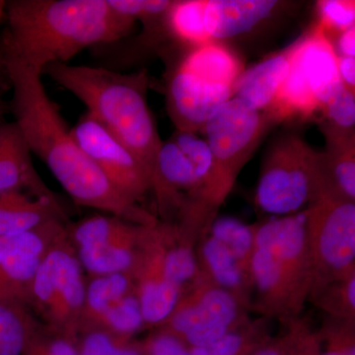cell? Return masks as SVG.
Listing matches in <instances>:
<instances>
[{
    "label": "cell",
    "mask_w": 355,
    "mask_h": 355,
    "mask_svg": "<svg viewBox=\"0 0 355 355\" xmlns=\"http://www.w3.org/2000/svg\"><path fill=\"white\" fill-rule=\"evenodd\" d=\"M116 12L133 21L159 17L167 12L169 0H108Z\"/></svg>",
    "instance_id": "cell-34"
},
{
    "label": "cell",
    "mask_w": 355,
    "mask_h": 355,
    "mask_svg": "<svg viewBox=\"0 0 355 355\" xmlns=\"http://www.w3.org/2000/svg\"><path fill=\"white\" fill-rule=\"evenodd\" d=\"M6 15L0 48L42 76L86 49L118 43L135 22L108 0H11Z\"/></svg>",
    "instance_id": "cell-2"
},
{
    "label": "cell",
    "mask_w": 355,
    "mask_h": 355,
    "mask_svg": "<svg viewBox=\"0 0 355 355\" xmlns=\"http://www.w3.org/2000/svg\"><path fill=\"white\" fill-rule=\"evenodd\" d=\"M55 219H67L57 197L35 198L22 191L0 195V238L19 234Z\"/></svg>",
    "instance_id": "cell-18"
},
{
    "label": "cell",
    "mask_w": 355,
    "mask_h": 355,
    "mask_svg": "<svg viewBox=\"0 0 355 355\" xmlns=\"http://www.w3.org/2000/svg\"><path fill=\"white\" fill-rule=\"evenodd\" d=\"M43 74L83 102L87 113L113 133L153 179L163 141L147 101L146 70L125 74L108 67L55 64Z\"/></svg>",
    "instance_id": "cell-3"
},
{
    "label": "cell",
    "mask_w": 355,
    "mask_h": 355,
    "mask_svg": "<svg viewBox=\"0 0 355 355\" xmlns=\"http://www.w3.org/2000/svg\"><path fill=\"white\" fill-rule=\"evenodd\" d=\"M324 123L343 130H354V91L340 84L322 107Z\"/></svg>",
    "instance_id": "cell-30"
},
{
    "label": "cell",
    "mask_w": 355,
    "mask_h": 355,
    "mask_svg": "<svg viewBox=\"0 0 355 355\" xmlns=\"http://www.w3.org/2000/svg\"><path fill=\"white\" fill-rule=\"evenodd\" d=\"M22 139V133L15 121L0 123V155Z\"/></svg>",
    "instance_id": "cell-39"
},
{
    "label": "cell",
    "mask_w": 355,
    "mask_h": 355,
    "mask_svg": "<svg viewBox=\"0 0 355 355\" xmlns=\"http://www.w3.org/2000/svg\"><path fill=\"white\" fill-rule=\"evenodd\" d=\"M135 280L130 273L91 277L86 284L85 301L78 334L99 328L107 311L128 294L135 292Z\"/></svg>",
    "instance_id": "cell-22"
},
{
    "label": "cell",
    "mask_w": 355,
    "mask_h": 355,
    "mask_svg": "<svg viewBox=\"0 0 355 355\" xmlns=\"http://www.w3.org/2000/svg\"><path fill=\"white\" fill-rule=\"evenodd\" d=\"M141 343L146 355H190L181 340L160 330H155Z\"/></svg>",
    "instance_id": "cell-36"
},
{
    "label": "cell",
    "mask_w": 355,
    "mask_h": 355,
    "mask_svg": "<svg viewBox=\"0 0 355 355\" xmlns=\"http://www.w3.org/2000/svg\"><path fill=\"white\" fill-rule=\"evenodd\" d=\"M67 230L58 238L35 275L29 305L44 326L77 340L86 282Z\"/></svg>",
    "instance_id": "cell-8"
},
{
    "label": "cell",
    "mask_w": 355,
    "mask_h": 355,
    "mask_svg": "<svg viewBox=\"0 0 355 355\" xmlns=\"http://www.w3.org/2000/svg\"><path fill=\"white\" fill-rule=\"evenodd\" d=\"M198 268L202 277L230 292L249 309L253 303V284L250 275L240 268L232 254L209 232L196 246Z\"/></svg>",
    "instance_id": "cell-15"
},
{
    "label": "cell",
    "mask_w": 355,
    "mask_h": 355,
    "mask_svg": "<svg viewBox=\"0 0 355 355\" xmlns=\"http://www.w3.org/2000/svg\"><path fill=\"white\" fill-rule=\"evenodd\" d=\"M335 49L340 57L355 58V26L340 33Z\"/></svg>",
    "instance_id": "cell-41"
},
{
    "label": "cell",
    "mask_w": 355,
    "mask_h": 355,
    "mask_svg": "<svg viewBox=\"0 0 355 355\" xmlns=\"http://www.w3.org/2000/svg\"><path fill=\"white\" fill-rule=\"evenodd\" d=\"M303 214L312 265L311 292L355 275L354 200L324 188Z\"/></svg>",
    "instance_id": "cell-7"
},
{
    "label": "cell",
    "mask_w": 355,
    "mask_h": 355,
    "mask_svg": "<svg viewBox=\"0 0 355 355\" xmlns=\"http://www.w3.org/2000/svg\"><path fill=\"white\" fill-rule=\"evenodd\" d=\"M319 25L324 32L342 33L354 27L355 2L347 0H322L317 4Z\"/></svg>",
    "instance_id": "cell-32"
},
{
    "label": "cell",
    "mask_w": 355,
    "mask_h": 355,
    "mask_svg": "<svg viewBox=\"0 0 355 355\" xmlns=\"http://www.w3.org/2000/svg\"><path fill=\"white\" fill-rule=\"evenodd\" d=\"M158 221L144 227L139 261L132 273L144 324L155 329L164 323L182 295L168 277Z\"/></svg>",
    "instance_id": "cell-12"
},
{
    "label": "cell",
    "mask_w": 355,
    "mask_h": 355,
    "mask_svg": "<svg viewBox=\"0 0 355 355\" xmlns=\"http://www.w3.org/2000/svg\"><path fill=\"white\" fill-rule=\"evenodd\" d=\"M6 1L0 0V20L6 15Z\"/></svg>",
    "instance_id": "cell-45"
},
{
    "label": "cell",
    "mask_w": 355,
    "mask_h": 355,
    "mask_svg": "<svg viewBox=\"0 0 355 355\" xmlns=\"http://www.w3.org/2000/svg\"><path fill=\"white\" fill-rule=\"evenodd\" d=\"M288 49V74L275 102L263 113L273 123L311 118L342 84L335 44L319 25Z\"/></svg>",
    "instance_id": "cell-6"
},
{
    "label": "cell",
    "mask_w": 355,
    "mask_h": 355,
    "mask_svg": "<svg viewBox=\"0 0 355 355\" xmlns=\"http://www.w3.org/2000/svg\"><path fill=\"white\" fill-rule=\"evenodd\" d=\"M316 333L320 355H355V322L327 316Z\"/></svg>",
    "instance_id": "cell-29"
},
{
    "label": "cell",
    "mask_w": 355,
    "mask_h": 355,
    "mask_svg": "<svg viewBox=\"0 0 355 355\" xmlns=\"http://www.w3.org/2000/svg\"><path fill=\"white\" fill-rule=\"evenodd\" d=\"M4 243H6V237L0 238V261H1L2 254H3ZM0 300H6V299L2 298L0 295Z\"/></svg>",
    "instance_id": "cell-44"
},
{
    "label": "cell",
    "mask_w": 355,
    "mask_h": 355,
    "mask_svg": "<svg viewBox=\"0 0 355 355\" xmlns=\"http://www.w3.org/2000/svg\"><path fill=\"white\" fill-rule=\"evenodd\" d=\"M280 6L275 0H205V26L211 41L235 38L253 31Z\"/></svg>",
    "instance_id": "cell-14"
},
{
    "label": "cell",
    "mask_w": 355,
    "mask_h": 355,
    "mask_svg": "<svg viewBox=\"0 0 355 355\" xmlns=\"http://www.w3.org/2000/svg\"><path fill=\"white\" fill-rule=\"evenodd\" d=\"M70 132L83 153L130 202L139 205L151 193L153 179L146 168L94 116L84 114Z\"/></svg>",
    "instance_id": "cell-10"
},
{
    "label": "cell",
    "mask_w": 355,
    "mask_h": 355,
    "mask_svg": "<svg viewBox=\"0 0 355 355\" xmlns=\"http://www.w3.org/2000/svg\"><path fill=\"white\" fill-rule=\"evenodd\" d=\"M65 230V220L55 219L19 234L6 237L0 261L2 298L28 308L35 275L51 246Z\"/></svg>",
    "instance_id": "cell-11"
},
{
    "label": "cell",
    "mask_w": 355,
    "mask_h": 355,
    "mask_svg": "<svg viewBox=\"0 0 355 355\" xmlns=\"http://www.w3.org/2000/svg\"><path fill=\"white\" fill-rule=\"evenodd\" d=\"M265 318L251 320L239 328L222 336L217 342L205 347L189 349L190 355H243L256 349L270 338Z\"/></svg>",
    "instance_id": "cell-26"
},
{
    "label": "cell",
    "mask_w": 355,
    "mask_h": 355,
    "mask_svg": "<svg viewBox=\"0 0 355 355\" xmlns=\"http://www.w3.org/2000/svg\"><path fill=\"white\" fill-rule=\"evenodd\" d=\"M12 191L35 198H55L35 169L24 139L0 155V195Z\"/></svg>",
    "instance_id": "cell-21"
},
{
    "label": "cell",
    "mask_w": 355,
    "mask_h": 355,
    "mask_svg": "<svg viewBox=\"0 0 355 355\" xmlns=\"http://www.w3.org/2000/svg\"><path fill=\"white\" fill-rule=\"evenodd\" d=\"M114 355H146L144 354V347H142L141 340H132L123 343L119 347Z\"/></svg>",
    "instance_id": "cell-42"
},
{
    "label": "cell",
    "mask_w": 355,
    "mask_h": 355,
    "mask_svg": "<svg viewBox=\"0 0 355 355\" xmlns=\"http://www.w3.org/2000/svg\"><path fill=\"white\" fill-rule=\"evenodd\" d=\"M308 301L328 317L355 322V275L315 289Z\"/></svg>",
    "instance_id": "cell-27"
},
{
    "label": "cell",
    "mask_w": 355,
    "mask_h": 355,
    "mask_svg": "<svg viewBox=\"0 0 355 355\" xmlns=\"http://www.w3.org/2000/svg\"><path fill=\"white\" fill-rule=\"evenodd\" d=\"M178 65L203 80L232 89L245 69L238 55L216 41L191 48Z\"/></svg>",
    "instance_id": "cell-20"
},
{
    "label": "cell",
    "mask_w": 355,
    "mask_h": 355,
    "mask_svg": "<svg viewBox=\"0 0 355 355\" xmlns=\"http://www.w3.org/2000/svg\"><path fill=\"white\" fill-rule=\"evenodd\" d=\"M324 186L323 153L295 133L282 135L268 149L256 191L265 214L286 216L303 211Z\"/></svg>",
    "instance_id": "cell-5"
},
{
    "label": "cell",
    "mask_w": 355,
    "mask_h": 355,
    "mask_svg": "<svg viewBox=\"0 0 355 355\" xmlns=\"http://www.w3.org/2000/svg\"><path fill=\"white\" fill-rule=\"evenodd\" d=\"M338 70L340 81L350 90H355V58L338 57Z\"/></svg>",
    "instance_id": "cell-40"
},
{
    "label": "cell",
    "mask_w": 355,
    "mask_h": 355,
    "mask_svg": "<svg viewBox=\"0 0 355 355\" xmlns=\"http://www.w3.org/2000/svg\"><path fill=\"white\" fill-rule=\"evenodd\" d=\"M257 224H246L233 217H216L209 232L232 254L240 268L251 277Z\"/></svg>",
    "instance_id": "cell-25"
},
{
    "label": "cell",
    "mask_w": 355,
    "mask_h": 355,
    "mask_svg": "<svg viewBox=\"0 0 355 355\" xmlns=\"http://www.w3.org/2000/svg\"><path fill=\"white\" fill-rule=\"evenodd\" d=\"M33 336L31 340H30L27 347H26L24 352H23V354L21 355H46L44 354L43 350H42L41 347H39L38 343H36V340H34Z\"/></svg>",
    "instance_id": "cell-43"
},
{
    "label": "cell",
    "mask_w": 355,
    "mask_h": 355,
    "mask_svg": "<svg viewBox=\"0 0 355 355\" xmlns=\"http://www.w3.org/2000/svg\"><path fill=\"white\" fill-rule=\"evenodd\" d=\"M3 69V65H2L1 53H0V71ZM0 109H1V100H0Z\"/></svg>",
    "instance_id": "cell-46"
},
{
    "label": "cell",
    "mask_w": 355,
    "mask_h": 355,
    "mask_svg": "<svg viewBox=\"0 0 355 355\" xmlns=\"http://www.w3.org/2000/svg\"><path fill=\"white\" fill-rule=\"evenodd\" d=\"M170 139L177 144L182 153L190 161L198 177L202 181L203 189L209 177L212 163V153L207 139L198 137L197 133L178 132V130Z\"/></svg>",
    "instance_id": "cell-31"
},
{
    "label": "cell",
    "mask_w": 355,
    "mask_h": 355,
    "mask_svg": "<svg viewBox=\"0 0 355 355\" xmlns=\"http://www.w3.org/2000/svg\"><path fill=\"white\" fill-rule=\"evenodd\" d=\"M273 123L266 114L233 97L202 132L212 153L211 168L187 229L200 238L209 230L236 180Z\"/></svg>",
    "instance_id": "cell-4"
},
{
    "label": "cell",
    "mask_w": 355,
    "mask_h": 355,
    "mask_svg": "<svg viewBox=\"0 0 355 355\" xmlns=\"http://www.w3.org/2000/svg\"><path fill=\"white\" fill-rule=\"evenodd\" d=\"M294 324L295 340L291 355H320L319 340L310 322L305 318L299 317Z\"/></svg>",
    "instance_id": "cell-37"
},
{
    "label": "cell",
    "mask_w": 355,
    "mask_h": 355,
    "mask_svg": "<svg viewBox=\"0 0 355 355\" xmlns=\"http://www.w3.org/2000/svg\"><path fill=\"white\" fill-rule=\"evenodd\" d=\"M132 338H121L104 329H89L77 336L80 355H114L123 343Z\"/></svg>",
    "instance_id": "cell-33"
},
{
    "label": "cell",
    "mask_w": 355,
    "mask_h": 355,
    "mask_svg": "<svg viewBox=\"0 0 355 355\" xmlns=\"http://www.w3.org/2000/svg\"><path fill=\"white\" fill-rule=\"evenodd\" d=\"M146 327L137 291L114 303L102 318L99 328L125 338H133Z\"/></svg>",
    "instance_id": "cell-28"
},
{
    "label": "cell",
    "mask_w": 355,
    "mask_h": 355,
    "mask_svg": "<svg viewBox=\"0 0 355 355\" xmlns=\"http://www.w3.org/2000/svg\"><path fill=\"white\" fill-rule=\"evenodd\" d=\"M144 227L146 225L135 224L128 232L116 239L97 246L76 249L83 270L90 277L114 273H130L132 275L139 259Z\"/></svg>",
    "instance_id": "cell-17"
},
{
    "label": "cell",
    "mask_w": 355,
    "mask_h": 355,
    "mask_svg": "<svg viewBox=\"0 0 355 355\" xmlns=\"http://www.w3.org/2000/svg\"><path fill=\"white\" fill-rule=\"evenodd\" d=\"M0 53L12 85L16 125L30 153L43 161L73 202L132 223L146 225L157 220L130 202L83 153L58 105L49 97L42 74L1 48Z\"/></svg>",
    "instance_id": "cell-1"
},
{
    "label": "cell",
    "mask_w": 355,
    "mask_h": 355,
    "mask_svg": "<svg viewBox=\"0 0 355 355\" xmlns=\"http://www.w3.org/2000/svg\"><path fill=\"white\" fill-rule=\"evenodd\" d=\"M166 97L178 132L197 133L233 98V89L203 80L177 64L168 74Z\"/></svg>",
    "instance_id": "cell-13"
},
{
    "label": "cell",
    "mask_w": 355,
    "mask_h": 355,
    "mask_svg": "<svg viewBox=\"0 0 355 355\" xmlns=\"http://www.w3.org/2000/svg\"><path fill=\"white\" fill-rule=\"evenodd\" d=\"M322 132L326 149L324 161V187L355 202L354 130H343L324 123Z\"/></svg>",
    "instance_id": "cell-19"
},
{
    "label": "cell",
    "mask_w": 355,
    "mask_h": 355,
    "mask_svg": "<svg viewBox=\"0 0 355 355\" xmlns=\"http://www.w3.org/2000/svg\"><path fill=\"white\" fill-rule=\"evenodd\" d=\"M249 310L232 293L202 277L156 330L176 336L189 349L209 347L249 321Z\"/></svg>",
    "instance_id": "cell-9"
},
{
    "label": "cell",
    "mask_w": 355,
    "mask_h": 355,
    "mask_svg": "<svg viewBox=\"0 0 355 355\" xmlns=\"http://www.w3.org/2000/svg\"><path fill=\"white\" fill-rule=\"evenodd\" d=\"M29 308L0 300V355H21L39 328Z\"/></svg>",
    "instance_id": "cell-24"
},
{
    "label": "cell",
    "mask_w": 355,
    "mask_h": 355,
    "mask_svg": "<svg viewBox=\"0 0 355 355\" xmlns=\"http://www.w3.org/2000/svg\"><path fill=\"white\" fill-rule=\"evenodd\" d=\"M289 65L288 48L263 58L250 69H244L233 87V97L250 108L265 113L286 81Z\"/></svg>",
    "instance_id": "cell-16"
},
{
    "label": "cell",
    "mask_w": 355,
    "mask_h": 355,
    "mask_svg": "<svg viewBox=\"0 0 355 355\" xmlns=\"http://www.w3.org/2000/svg\"><path fill=\"white\" fill-rule=\"evenodd\" d=\"M295 320L286 324V331L268 338L250 355H291L295 340Z\"/></svg>",
    "instance_id": "cell-38"
},
{
    "label": "cell",
    "mask_w": 355,
    "mask_h": 355,
    "mask_svg": "<svg viewBox=\"0 0 355 355\" xmlns=\"http://www.w3.org/2000/svg\"><path fill=\"white\" fill-rule=\"evenodd\" d=\"M33 338L46 355H80L76 338L43 324H40Z\"/></svg>",
    "instance_id": "cell-35"
},
{
    "label": "cell",
    "mask_w": 355,
    "mask_h": 355,
    "mask_svg": "<svg viewBox=\"0 0 355 355\" xmlns=\"http://www.w3.org/2000/svg\"><path fill=\"white\" fill-rule=\"evenodd\" d=\"M205 0L172 1L163 20L170 36L191 48L211 41L205 26Z\"/></svg>",
    "instance_id": "cell-23"
},
{
    "label": "cell",
    "mask_w": 355,
    "mask_h": 355,
    "mask_svg": "<svg viewBox=\"0 0 355 355\" xmlns=\"http://www.w3.org/2000/svg\"><path fill=\"white\" fill-rule=\"evenodd\" d=\"M259 347H260V345H259ZM253 352H254V350H253ZM252 352H249V354H243V355H250V354H252Z\"/></svg>",
    "instance_id": "cell-47"
}]
</instances>
